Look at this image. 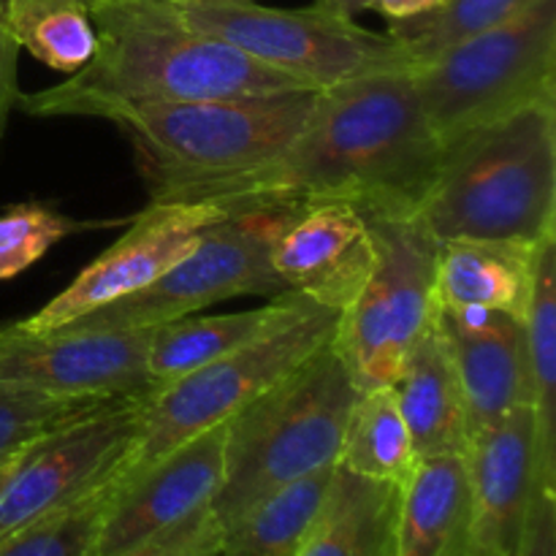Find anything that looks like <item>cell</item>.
Returning a JSON list of instances; mask_svg holds the SVG:
<instances>
[{"label": "cell", "instance_id": "obj_22", "mask_svg": "<svg viewBox=\"0 0 556 556\" xmlns=\"http://www.w3.org/2000/svg\"><path fill=\"white\" fill-rule=\"evenodd\" d=\"M291 293L269 299L264 307L244 309V313L217 315V318H190L188 315V318L155 326L150 348H147V375L152 380V389L185 378L258 337L266 326L275 324L286 313Z\"/></svg>", "mask_w": 556, "mask_h": 556}, {"label": "cell", "instance_id": "obj_6", "mask_svg": "<svg viewBox=\"0 0 556 556\" xmlns=\"http://www.w3.org/2000/svg\"><path fill=\"white\" fill-rule=\"evenodd\" d=\"M337 318L340 313L329 304L291 293L286 313L258 337L185 378L147 391L139 434L117 476H130L185 440L231 421L334 340Z\"/></svg>", "mask_w": 556, "mask_h": 556}, {"label": "cell", "instance_id": "obj_25", "mask_svg": "<svg viewBox=\"0 0 556 556\" xmlns=\"http://www.w3.org/2000/svg\"><path fill=\"white\" fill-rule=\"evenodd\" d=\"M337 465L369 481L405 486L418 465L410 429L396 407L391 386L358 391L348 416Z\"/></svg>", "mask_w": 556, "mask_h": 556}, {"label": "cell", "instance_id": "obj_17", "mask_svg": "<svg viewBox=\"0 0 556 556\" xmlns=\"http://www.w3.org/2000/svg\"><path fill=\"white\" fill-rule=\"evenodd\" d=\"M438 326L454 356L470 434L516 407H532L525 320L492 309L438 307Z\"/></svg>", "mask_w": 556, "mask_h": 556}, {"label": "cell", "instance_id": "obj_1", "mask_svg": "<svg viewBox=\"0 0 556 556\" xmlns=\"http://www.w3.org/2000/svg\"><path fill=\"white\" fill-rule=\"evenodd\" d=\"M440 152L443 141L410 71L358 76L318 90L302 130L261 166L147 193L150 201H210L228 212L345 201L362 212L418 215Z\"/></svg>", "mask_w": 556, "mask_h": 556}, {"label": "cell", "instance_id": "obj_10", "mask_svg": "<svg viewBox=\"0 0 556 556\" xmlns=\"http://www.w3.org/2000/svg\"><path fill=\"white\" fill-rule=\"evenodd\" d=\"M296 210H237L206 228L161 280L63 329H147L237 296L291 293L271 269V244Z\"/></svg>", "mask_w": 556, "mask_h": 556}, {"label": "cell", "instance_id": "obj_20", "mask_svg": "<svg viewBox=\"0 0 556 556\" xmlns=\"http://www.w3.org/2000/svg\"><path fill=\"white\" fill-rule=\"evenodd\" d=\"M541 248L481 239L440 242L438 302L443 307L492 309L525 320Z\"/></svg>", "mask_w": 556, "mask_h": 556}, {"label": "cell", "instance_id": "obj_35", "mask_svg": "<svg viewBox=\"0 0 556 556\" xmlns=\"http://www.w3.org/2000/svg\"><path fill=\"white\" fill-rule=\"evenodd\" d=\"M313 5L320 11H329V14L348 16V20H353V16L369 9V0H315Z\"/></svg>", "mask_w": 556, "mask_h": 556}, {"label": "cell", "instance_id": "obj_14", "mask_svg": "<svg viewBox=\"0 0 556 556\" xmlns=\"http://www.w3.org/2000/svg\"><path fill=\"white\" fill-rule=\"evenodd\" d=\"M226 467V424L212 427L130 476H117L92 556H119L212 508Z\"/></svg>", "mask_w": 556, "mask_h": 556}, {"label": "cell", "instance_id": "obj_24", "mask_svg": "<svg viewBox=\"0 0 556 556\" xmlns=\"http://www.w3.org/2000/svg\"><path fill=\"white\" fill-rule=\"evenodd\" d=\"M527 367L538 427L541 483L556 489V237L541 248L525 315Z\"/></svg>", "mask_w": 556, "mask_h": 556}, {"label": "cell", "instance_id": "obj_21", "mask_svg": "<svg viewBox=\"0 0 556 556\" xmlns=\"http://www.w3.org/2000/svg\"><path fill=\"white\" fill-rule=\"evenodd\" d=\"M402 486L337 465L329 494L299 556H391Z\"/></svg>", "mask_w": 556, "mask_h": 556}, {"label": "cell", "instance_id": "obj_12", "mask_svg": "<svg viewBox=\"0 0 556 556\" xmlns=\"http://www.w3.org/2000/svg\"><path fill=\"white\" fill-rule=\"evenodd\" d=\"M231 212L210 201H150L134 226L87 264L38 313L16 320L25 331H54L161 280L185 258L201 233Z\"/></svg>", "mask_w": 556, "mask_h": 556}, {"label": "cell", "instance_id": "obj_15", "mask_svg": "<svg viewBox=\"0 0 556 556\" xmlns=\"http://www.w3.org/2000/svg\"><path fill=\"white\" fill-rule=\"evenodd\" d=\"M465 459L470 476L467 556H516L532 494L543 486L532 407H516L470 434Z\"/></svg>", "mask_w": 556, "mask_h": 556}, {"label": "cell", "instance_id": "obj_3", "mask_svg": "<svg viewBox=\"0 0 556 556\" xmlns=\"http://www.w3.org/2000/svg\"><path fill=\"white\" fill-rule=\"evenodd\" d=\"M418 217L440 242L541 248L556 237V98L443 141Z\"/></svg>", "mask_w": 556, "mask_h": 556}, {"label": "cell", "instance_id": "obj_30", "mask_svg": "<svg viewBox=\"0 0 556 556\" xmlns=\"http://www.w3.org/2000/svg\"><path fill=\"white\" fill-rule=\"evenodd\" d=\"M103 402L109 400H76V396H52L0 386V465H5L16 451L41 438L43 432Z\"/></svg>", "mask_w": 556, "mask_h": 556}, {"label": "cell", "instance_id": "obj_13", "mask_svg": "<svg viewBox=\"0 0 556 556\" xmlns=\"http://www.w3.org/2000/svg\"><path fill=\"white\" fill-rule=\"evenodd\" d=\"M147 329L25 331L0 326V386L76 400H114L152 389Z\"/></svg>", "mask_w": 556, "mask_h": 556}, {"label": "cell", "instance_id": "obj_33", "mask_svg": "<svg viewBox=\"0 0 556 556\" xmlns=\"http://www.w3.org/2000/svg\"><path fill=\"white\" fill-rule=\"evenodd\" d=\"M16 63H20V43L5 20V3L0 0V150H3L5 130H9L11 112L20 103V81H16Z\"/></svg>", "mask_w": 556, "mask_h": 556}, {"label": "cell", "instance_id": "obj_38", "mask_svg": "<svg viewBox=\"0 0 556 556\" xmlns=\"http://www.w3.org/2000/svg\"><path fill=\"white\" fill-rule=\"evenodd\" d=\"M92 3V0H87V5H90Z\"/></svg>", "mask_w": 556, "mask_h": 556}, {"label": "cell", "instance_id": "obj_16", "mask_svg": "<svg viewBox=\"0 0 556 556\" xmlns=\"http://www.w3.org/2000/svg\"><path fill=\"white\" fill-rule=\"evenodd\" d=\"M269 261L288 291L340 313L372 264L367 215L345 201L299 206L275 237Z\"/></svg>", "mask_w": 556, "mask_h": 556}, {"label": "cell", "instance_id": "obj_29", "mask_svg": "<svg viewBox=\"0 0 556 556\" xmlns=\"http://www.w3.org/2000/svg\"><path fill=\"white\" fill-rule=\"evenodd\" d=\"M90 226L92 223H79L41 204H20L5 210L0 215V282L20 277L54 244Z\"/></svg>", "mask_w": 556, "mask_h": 556}, {"label": "cell", "instance_id": "obj_4", "mask_svg": "<svg viewBox=\"0 0 556 556\" xmlns=\"http://www.w3.org/2000/svg\"><path fill=\"white\" fill-rule=\"evenodd\" d=\"M358 386L334 340L226 421V467L212 516L226 530L261 500L337 467Z\"/></svg>", "mask_w": 556, "mask_h": 556}, {"label": "cell", "instance_id": "obj_28", "mask_svg": "<svg viewBox=\"0 0 556 556\" xmlns=\"http://www.w3.org/2000/svg\"><path fill=\"white\" fill-rule=\"evenodd\" d=\"M114 483H117V476L87 492L76 503L0 538V556H92V543L106 514Z\"/></svg>", "mask_w": 556, "mask_h": 556}, {"label": "cell", "instance_id": "obj_18", "mask_svg": "<svg viewBox=\"0 0 556 556\" xmlns=\"http://www.w3.org/2000/svg\"><path fill=\"white\" fill-rule=\"evenodd\" d=\"M396 407L410 429L418 459L440 454H465L470 443L465 394L454 356L438 318L413 345L394 383Z\"/></svg>", "mask_w": 556, "mask_h": 556}, {"label": "cell", "instance_id": "obj_32", "mask_svg": "<svg viewBox=\"0 0 556 556\" xmlns=\"http://www.w3.org/2000/svg\"><path fill=\"white\" fill-rule=\"evenodd\" d=\"M516 556H556V489L538 486L532 494Z\"/></svg>", "mask_w": 556, "mask_h": 556}, {"label": "cell", "instance_id": "obj_2", "mask_svg": "<svg viewBox=\"0 0 556 556\" xmlns=\"http://www.w3.org/2000/svg\"><path fill=\"white\" fill-rule=\"evenodd\" d=\"M96 52L60 85L20 96L30 117H98L123 103L313 90L231 43L185 25L172 5L150 0H92Z\"/></svg>", "mask_w": 556, "mask_h": 556}, {"label": "cell", "instance_id": "obj_37", "mask_svg": "<svg viewBox=\"0 0 556 556\" xmlns=\"http://www.w3.org/2000/svg\"><path fill=\"white\" fill-rule=\"evenodd\" d=\"M0 476H3V465H0Z\"/></svg>", "mask_w": 556, "mask_h": 556}, {"label": "cell", "instance_id": "obj_11", "mask_svg": "<svg viewBox=\"0 0 556 556\" xmlns=\"http://www.w3.org/2000/svg\"><path fill=\"white\" fill-rule=\"evenodd\" d=\"M144 394L103 402L16 451L0 476V538L117 476L139 434Z\"/></svg>", "mask_w": 556, "mask_h": 556}, {"label": "cell", "instance_id": "obj_27", "mask_svg": "<svg viewBox=\"0 0 556 556\" xmlns=\"http://www.w3.org/2000/svg\"><path fill=\"white\" fill-rule=\"evenodd\" d=\"M532 0H443L432 11L389 22V36L405 43L413 68L443 49L514 20Z\"/></svg>", "mask_w": 556, "mask_h": 556}, {"label": "cell", "instance_id": "obj_26", "mask_svg": "<svg viewBox=\"0 0 556 556\" xmlns=\"http://www.w3.org/2000/svg\"><path fill=\"white\" fill-rule=\"evenodd\" d=\"M20 49L43 65L76 74L96 52V25L87 0H3Z\"/></svg>", "mask_w": 556, "mask_h": 556}, {"label": "cell", "instance_id": "obj_23", "mask_svg": "<svg viewBox=\"0 0 556 556\" xmlns=\"http://www.w3.org/2000/svg\"><path fill=\"white\" fill-rule=\"evenodd\" d=\"M334 470L337 467L313 472L261 500L255 508L223 530V546L217 556H299L324 508Z\"/></svg>", "mask_w": 556, "mask_h": 556}, {"label": "cell", "instance_id": "obj_9", "mask_svg": "<svg viewBox=\"0 0 556 556\" xmlns=\"http://www.w3.org/2000/svg\"><path fill=\"white\" fill-rule=\"evenodd\" d=\"M185 25L231 43L248 58L313 87L375 74L413 71L405 43L348 16L309 9H269L255 0H182L172 5Z\"/></svg>", "mask_w": 556, "mask_h": 556}, {"label": "cell", "instance_id": "obj_36", "mask_svg": "<svg viewBox=\"0 0 556 556\" xmlns=\"http://www.w3.org/2000/svg\"><path fill=\"white\" fill-rule=\"evenodd\" d=\"M150 3H163V5H174V3H182V0H150Z\"/></svg>", "mask_w": 556, "mask_h": 556}, {"label": "cell", "instance_id": "obj_7", "mask_svg": "<svg viewBox=\"0 0 556 556\" xmlns=\"http://www.w3.org/2000/svg\"><path fill=\"white\" fill-rule=\"evenodd\" d=\"M410 76L440 141L556 98V0H532L514 20L418 63Z\"/></svg>", "mask_w": 556, "mask_h": 556}, {"label": "cell", "instance_id": "obj_5", "mask_svg": "<svg viewBox=\"0 0 556 556\" xmlns=\"http://www.w3.org/2000/svg\"><path fill=\"white\" fill-rule=\"evenodd\" d=\"M315 98L318 90H291L179 103H123L101 119L128 136L147 190H152L261 166L302 130Z\"/></svg>", "mask_w": 556, "mask_h": 556}, {"label": "cell", "instance_id": "obj_31", "mask_svg": "<svg viewBox=\"0 0 556 556\" xmlns=\"http://www.w3.org/2000/svg\"><path fill=\"white\" fill-rule=\"evenodd\" d=\"M220 546L223 527L212 516V508H206L174 530L163 532L155 541H147L144 546L130 548L119 556H217Z\"/></svg>", "mask_w": 556, "mask_h": 556}, {"label": "cell", "instance_id": "obj_19", "mask_svg": "<svg viewBox=\"0 0 556 556\" xmlns=\"http://www.w3.org/2000/svg\"><path fill=\"white\" fill-rule=\"evenodd\" d=\"M470 476L465 454L418 459L400 492L391 556H467Z\"/></svg>", "mask_w": 556, "mask_h": 556}, {"label": "cell", "instance_id": "obj_34", "mask_svg": "<svg viewBox=\"0 0 556 556\" xmlns=\"http://www.w3.org/2000/svg\"><path fill=\"white\" fill-rule=\"evenodd\" d=\"M443 0H369V9L389 16V22H396L407 20V16H418L424 11H432Z\"/></svg>", "mask_w": 556, "mask_h": 556}, {"label": "cell", "instance_id": "obj_8", "mask_svg": "<svg viewBox=\"0 0 556 556\" xmlns=\"http://www.w3.org/2000/svg\"><path fill=\"white\" fill-rule=\"evenodd\" d=\"M372 264L356 296L340 309L337 351L358 391L394 383L402 362L438 318V239L418 215L364 212Z\"/></svg>", "mask_w": 556, "mask_h": 556}]
</instances>
